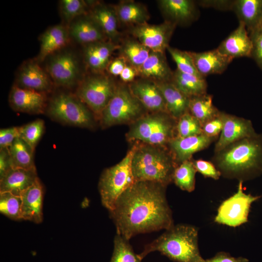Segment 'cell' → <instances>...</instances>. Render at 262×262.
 I'll return each instance as SVG.
<instances>
[{"label":"cell","instance_id":"cell-1","mask_svg":"<svg viewBox=\"0 0 262 262\" xmlns=\"http://www.w3.org/2000/svg\"><path fill=\"white\" fill-rule=\"evenodd\" d=\"M166 188L158 182L137 181L126 189L109 211L116 233L129 240L140 233L174 226Z\"/></svg>","mask_w":262,"mask_h":262},{"label":"cell","instance_id":"cell-2","mask_svg":"<svg viewBox=\"0 0 262 262\" xmlns=\"http://www.w3.org/2000/svg\"><path fill=\"white\" fill-rule=\"evenodd\" d=\"M213 163L224 178L244 181L262 173V134L246 137L214 152Z\"/></svg>","mask_w":262,"mask_h":262},{"label":"cell","instance_id":"cell-3","mask_svg":"<svg viewBox=\"0 0 262 262\" xmlns=\"http://www.w3.org/2000/svg\"><path fill=\"white\" fill-rule=\"evenodd\" d=\"M198 241L196 227L178 224L146 245L139 255L142 260L149 253L157 251L176 262H206L200 254Z\"/></svg>","mask_w":262,"mask_h":262},{"label":"cell","instance_id":"cell-4","mask_svg":"<svg viewBox=\"0 0 262 262\" xmlns=\"http://www.w3.org/2000/svg\"><path fill=\"white\" fill-rule=\"evenodd\" d=\"M176 164L170 151L164 147L136 145L131 162L135 181H150L167 186L173 182Z\"/></svg>","mask_w":262,"mask_h":262},{"label":"cell","instance_id":"cell-5","mask_svg":"<svg viewBox=\"0 0 262 262\" xmlns=\"http://www.w3.org/2000/svg\"><path fill=\"white\" fill-rule=\"evenodd\" d=\"M177 122L167 112L146 114L132 123L127 138L130 141L164 147L176 137Z\"/></svg>","mask_w":262,"mask_h":262},{"label":"cell","instance_id":"cell-6","mask_svg":"<svg viewBox=\"0 0 262 262\" xmlns=\"http://www.w3.org/2000/svg\"><path fill=\"white\" fill-rule=\"evenodd\" d=\"M136 145L127 152L115 165L104 170L98 182V191L102 205L108 211L114 207L118 197L135 182L131 162Z\"/></svg>","mask_w":262,"mask_h":262},{"label":"cell","instance_id":"cell-7","mask_svg":"<svg viewBox=\"0 0 262 262\" xmlns=\"http://www.w3.org/2000/svg\"><path fill=\"white\" fill-rule=\"evenodd\" d=\"M147 111L132 94L128 85H117L116 89L103 110L99 119L103 128L133 123Z\"/></svg>","mask_w":262,"mask_h":262},{"label":"cell","instance_id":"cell-8","mask_svg":"<svg viewBox=\"0 0 262 262\" xmlns=\"http://www.w3.org/2000/svg\"><path fill=\"white\" fill-rule=\"evenodd\" d=\"M114 80L104 73H92L82 80L75 95L99 120L102 113L117 86Z\"/></svg>","mask_w":262,"mask_h":262},{"label":"cell","instance_id":"cell-9","mask_svg":"<svg viewBox=\"0 0 262 262\" xmlns=\"http://www.w3.org/2000/svg\"><path fill=\"white\" fill-rule=\"evenodd\" d=\"M47 111L51 118L64 124L86 128L94 126L93 114L75 95L56 94L50 100Z\"/></svg>","mask_w":262,"mask_h":262},{"label":"cell","instance_id":"cell-10","mask_svg":"<svg viewBox=\"0 0 262 262\" xmlns=\"http://www.w3.org/2000/svg\"><path fill=\"white\" fill-rule=\"evenodd\" d=\"M243 181H239L237 190L219 206L214 221L231 227H236L248 221L251 204L260 197L244 192Z\"/></svg>","mask_w":262,"mask_h":262},{"label":"cell","instance_id":"cell-11","mask_svg":"<svg viewBox=\"0 0 262 262\" xmlns=\"http://www.w3.org/2000/svg\"><path fill=\"white\" fill-rule=\"evenodd\" d=\"M47 72L57 86L70 87L78 82L80 69L78 59L71 51H58L50 56Z\"/></svg>","mask_w":262,"mask_h":262},{"label":"cell","instance_id":"cell-12","mask_svg":"<svg viewBox=\"0 0 262 262\" xmlns=\"http://www.w3.org/2000/svg\"><path fill=\"white\" fill-rule=\"evenodd\" d=\"M176 26L167 21L159 24L147 22L131 27L129 33L151 51L165 52Z\"/></svg>","mask_w":262,"mask_h":262},{"label":"cell","instance_id":"cell-13","mask_svg":"<svg viewBox=\"0 0 262 262\" xmlns=\"http://www.w3.org/2000/svg\"><path fill=\"white\" fill-rule=\"evenodd\" d=\"M222 115L223 126L215 143L214 152L238 140L257 133L250 120L223 112Z\"/></svg>","mask_w":262,"mask_h":262},{"label":"cell","instance_id":"cell-14","mask_svg":"<svg viewBox=\"0 0 262 262\" xmlns=\"http://www.w3.org/2000/svg\"><path fill=\"white\" fill-rule=\"evenodd\" d=\"M159 8L165 21L176 26L190 25L198 17L196 2L192 0H160Z\"/></svg>","mask_w":262,"mask_h":262},{"label":"cell","instance_id":"cell-15","mask_svg":"<svg viewBox=\"0 0 262 262\" xmlns=\"http://www.w3.org/2000/svg\"><path fill=\"white\" fill-rule=\"evenodd\" d=\"M9 102L15 111L33 115L43 114L48 106L46 93L21 88L16 84L11 89Z\"/></svg>","mask_w":262,"mask_h":262},{"label":"cell","instance_id":"cell-16","mask_svg":"<svg viewBox=\"0 0 262 262\" xmlns=\"http://www.w3.org/2000/svg\"><path fill=\"white\" fill-rule=\"evenodd\" d=\"M118 48L119 44L108 40L84 45L83 59L86 67L92 73H104L112 54Z\"/></svg>","mask_w":262,"mask_h":262},{"label":"cell","instance_id":"cell-17","mask_svg":"<svg viewBox=\"0 0 262 262\" xmlns=\"http://www.w3.org/2000/svg\"><path fill=\"white\" fill-rule=\"evenodd\" d=\"M16 81V85L21 88L44 93L51 91L53 84L48 72L37 61L33 60L26 61L21 65Z\"/></svg>","mask_w":262,"mask_h":262},{"label":"cell","instance_id":"cell-18","mask_svg":"<svg viewBox=\"0 0 262 262\" xmlns=\"http://www.w3.org/2000/svg\"><path fill=\"white\" fill-rule=\"evenodd\" d=\"M128 85L132 94L147 111L167 112L164 98L155 82L140 78Z\"/></svg>","mask_w":262,"mask_h":262},{"label":"cell","instance_id":"cell-19","mask_svg":"<svg viewBox=\"0 0 262 262\" xmlns=\"http://www.w3.org/2000/svg\"><path fill=\"white\" fill-rule=\"evenodd\" d=\"M217 139L204 134L186 137H175L168 144L170 152L177 165L191 160L195 153L207 148Z\"/></svg>","mask_w":262,"mask_h":262},{"label":"cell","instance_id":"cell-20","mask_svg":"<svg viewBox=\"0 0 262 262\" xmlns=\"http://www.w3.org/2000/svg\"><path fill=\"white\" fill-rule=\"evenodd\" d=\"M89 9L88 16L101 28L107 39L117 44L120 33L118 21L114 6L99 1H87Z\"/></svg>","mask_w":262,"mask_h":262},{"label":"cell","instance_id":"cell-21","mask_svg":"<svg viewBox=\"0 0 262 262\" xmlns=\"http://www.w3.org/2000/svg\"><path fill=\"white\" fill-rule=\"evenodd\" d=\"M223 55L234 59L251 57L252 41L244 25L239 22L238 27L217 48Z\"/></svg>","mask_w":262,"mask_h":262},{"label":"cell","instance_id":"cell-22","mask_svg":"<svg viewBox=\"0 0 262 262\" xmlns=\"http://www.w3.org/2000/svg\"><path fill=\"white\" fill-rule=\"evenodd\" d=\"M189 52L197 72L204 78L209 75L222 74L233 60L222 54L217 48L204 52Z\"/></svg>","mask_w":262,"mask_h":262},{"label":"cell","instance_id":"cell-23","mask_svg":"<svg viewBox=\"0 0 262 262\" xmlns=\"http://www.w3.org/2000/svg\"><path fill=\"white\" fill-rule=\"evenodd\" d=\"M44 190L38 178L35 182L21 195V219L36 224L43 221V201Z\"/></svg>","mask_w":262,"mask_h":262},{"label":"cell","instance_id":"cell-24","mask_svg":"<svg viewBox=\"0 0 262 262\" xmlns=\"http://www.w3.org/2000/svg\"><path fill=\"white\" fill-rule=\"evenodd\" d=\"M137 72L138 77L154 82L171 81L173 74L167 63L165 53L151 50Z\"/></svg>","mask_w":262,"mask_h":262},{"label":"cell","instance_id":"cell-25","mask_svg":"<svg viewBox=\"0 0 262 262\" xmlns=\"http://www.w3.org/2000/svg\"><path fill=\"white\" fill-rule=\"evenodd\" d=\"M70 35L68 27L62 24L52 26L40 36V49L37 61L45 59L60 51L69 42Z\"/></svg>","mask_w":262,"mask_h":262},{"label":"cell","instance_id":"cell-26","mask_svg":"<svg viewBox=\"0 0 262 262\" xmlns=\"http://www.w3.org/2000/svg\"><path fill=\"white\" fill-rule=\"evenodd\" d=\"M38 178L36 169L11 168L0 178V193L10 192L20 196Z\"/></svg>","mask_w":262,"mask_h":262},{"label":"cell","instance_id":"cell-27","mask_svg":"<svg viewBox=\"0 0 262 262\" xmlns=\"http://www.w3.org/2000/svg\"><path fill=\"white\" fill-rule=\"evenodd\" d=\"M68 28L70 37L83 45L108 40L99 26L88 15L73 20Z\"/></svg>","mask_w":262,"mask_h":262},{"label":"cell","instance_id":"cell-28","mask_svg":"<svg viewBox=\"0 0 262 262\" xmlns=\"http://www.w3.org/2000/svg\"><path fill=\"white\" fill-rule=\"evenodd\" d=\"M164 98L166 112L178 120L188 111L189 98L179 90L171 81L155 82Z\"/></svg>","mask_w":262,"mask_h":262},{"label":"cell","instance_id":"cell-29","mask_svg":"<svg viewBox=\"0 0 262 262\" xmlns=\"http://www.w3.org/2000/svg\"><path fill=\"white\" fill-rule=\"evenodd\" d=\"M118 23L131 27L147 23L150 18L146 6L132 0H123L114 6Z\"/></svg>","mask_w":262,"mask_h":262},{"label":"cell","instance_id":"cell-30","mask_svg":"<svg viewBox=\"0 0 262 262\" xmlns=\"http://www.w3.org/2000/svg\"><path fill=\"white\" fill-rule=\"evenodd\" d=\"M248 33L260 27L262 19V0H235L232 8Z\"/></svg>","mask_w":262,"mask_h":262},{"label":"cell","instance_id":"cell-31","mask_svg":"<svg viewBox=\"0 0 262 262\" xmlns=\"http://www.w3.org/2000/svg\"><path fill=\"white\" fill-rule=\"evenodd\" d=\"M171 81L189 98L207 93V83L203 77L184 73L176 69L173 71Z\"/></svg>","mask_w":262,"mask_h":262},{"label":"cell","instance_id":"cell-32","mask_svg":"<svg viewBox=\"0 0 262 262\" xmlns=\"http://www.w3.org/2000/svg\"><path fill=\"white\" fill-rule=\"evenodd\" d=\"M119 56L137 71L148 58L150 50L134 38H126L119 45Z\"/></svg>","mask_w":262,"mask_h":262},{"label":"cell","instance_id":"cell-33","mask_svg":"<svg viewBox=\"0 0 262 262\" xmlns=\"http://www.w3.org/2000/svg\"><path fill=\"white\" fill-rule=\"evenodd\" d=\"M188 111L202 126L220 112L213 104V96L207 93L189 98Z\"/></svg>","mask_w":262,"mask_h":262},{"label":"cell","instance_id":"cell-34","mask_svg":"<svg viewBox=\"0 0 262 262\" xmlns=\"http://www.w3.org/2000/svg\"><path fill=\"white\" fill-rule=\"evenodd\" d=\"M8 149L12 168L36 169L33 151L21 138H17Z\"/></svg>","mask_w":262,"mask_h":262},{"label":"cell","instance_id":"cell-35","mask_svg":"<svg viewBox=\"0 0 262 262\" xmlns=\"http://www.w3.org/2000/svg\"><path fill=\"white\" fill-rule=\"evenodd\" d=\"M196 172L193 161H185L176 167L173 182L182 190L193 192L195 188Z\"/></svg>","mask_w":262,"mask_h":262},{"label":"cell","instance_id":"cell-36","mask_svg":"<svg viewBox=\"0 0 262 262\" xmlns=\"http://www.w3.org/2000/svg\"><path fill=\"white\" fill-rule=\"evenodd\" d=\"M129 240L116 234L114 241V250L110 262H141L139 254H136Z\"/></svg>","mask_w":262,"mask_h":262},{"label":"cell","instance_id":"cell-37","mask_svg":"<svg viewBox=\"0 0 262 262\" xmlns=\"http://www.w3.org/2000/svg\"><path fill=\"white\" fill-rule=\"evenodd\" d=\"M89 6L87 1L82 0H62L60 2L61 16L69 25L79 16H86Z\"/></svg>","mask_w":262,"mask_h":262},{"label":"cell","instance_id":"cell-38","mask_svg":"<svg viewBox=\"0 0 262 262\" xmlns=\"http://www.w3.org/2000/svg\"><path fill=\"white\" fill-rule=\"evenodd\" d=\"M22 200L20 196L10 192L0 193V212L14 220H21Z\"/></svg>","mask_w":262,"mask_h":262},{"label":"cell","instance_id":"cell-39","mask_svg":"<svg viewBox=\"0 0 262 262\" xmlns=\"http://www.w3.org/2000/svg\"><path fill=\"white\" fill-rule=\"evenodd\" d=\"M44 130V121L41 119H37L20 127L19 137L26 143L34 152Z\"/></svg>","mask_w":262,"mask_h":262},{"label":"cell","instance_id":"cell-40","mask_svg":"<svg viewBox=\"0 0 262 262\" xmlns=\"http://www.w3.org/2000/svg\"><path fill=\"white\" fill-rule=\"evenodd\" d=\"M177 137H186L202 134V125L189 112L182 115L177 122Z\"/></svg>","mask_w":262,"mask_h":262},{"label":"cell","instance_id":"cell-41","mask_svg":"<svg viewBox=\"0 0 262 262\" xmlns=\"http://www.w3.org/2000/svg\"><path fill=\"white\" fill-rule=\"evenodd\" d=\"M167 50L181 72L201 76L197 72L189 51L169 46ZM202 77V76H201Z\"/></svg>","mask_w":262,"mask_h":262},{"label":"cell","instance_id":"cell-42","mask_svg":"<svg viewBox=\"0 0 262 262\" xmlns=\"http://www.w3.org/2000/svg\"><path fill=\"white\" fill-rule=\"evenodd\" d=\"M249 34L252 43L251 57L262 70V28H258Z\"/></svg>","mask_w":262,"mask_h":262},{"label":"cell","instance_id":"cell-43","mask_svg":"<svg viewBox=\"0 0 262 262\" xmlns=\"http://www.w3.org/2000/svg\"><path fill=\"white\" fill-rule=\"evenodd\" d=\"M223 126L222 112L202 126V133L208 137L218 139Z\"/></svg>","mask_w":262,"mask_h":262},{"label":"cell","instance_id":"cell-44","mask_svg":"<svg viewBox=\"0 0 262 262\" xmlns=\"http://www.w3.org/2000/svg\"><path fill=\"white\" fill-rule=\"evenodd\" d=\"M193 162L196 172L205 178L217 180L221 176L220 172L212 162L202 159L193 160Z\"/></svg>","mask_w":262,"mask_h":262},{"label":"cell","instance_id":"cell-45","mask_svg":"<svg viewBox=\"0 0 262 262\" xmlns=\"http://www.w3.org/2000/svg\"><path fill=\"white\" fill-rule=\"evenodd\" d=\"M20 127H12L0 130V149L8 148L19 137Z\"/></svg>","mask_w":262,"mask_h":262},{"label":"cell","instance_id":"cell-46","mask_svg":"<svg viewBox=\"0 0 262 262\" xmlns=\"http://www.w3.org/2000/svg\"><path fill=\"white\" fill-rule=\"evenodd\" d=\"M234 0H199L196 3L204 7H213L220 10H231Z\"/></svg>","mask_w":262,"mask_h":262},{"label":"cell","instance_id":"cell-47","mask_svg":"<svg viewBox=\"0 0 262 262\" xmlns=\"http://www.w3.org/2000/svg\"><path fill=\"white\" fill-rule=\"evenodd\" d=\"M206 262H248V260L243 257H234L225 252H219L213 257L206 259Z\"/></svg>","mask_w":262,"mask_h":262},{"label":"cell","instance_id":"cell-48","mask_svg":"<svg viewBox=\"0 0 262 262\" xmlns=\"http://www.w3.org/2000/svg\"><path fill=\"white\" fill-rule=\"evenodd\" d=\"M126 65L127 63L124 59L119 56L111 61L107 70L111 75L115 76H119Z\"/></svg>","mask_w":262,"mask_h":262},{"label":"cell","instance_id":"cell-49","mask_svg":"<svg viewBox=\"0 0 262 262\" xmlns=\"http://www.w3.org/2000/svg\"><path fill=\"white\" fill-rule=\"evenodd\" d=\"M12 168L8 148L0 149V178Z\"/></svg>","mask_w":262,"mask_h":262},{"label":"cell","instance_id":"cell-50","mask_svg":"<svg viewBox=\"0 0 262 262\" xmlns=\"http://www.w3.org/2000/svg\"><path fill=\"white\" fill-rule=\"evenodd\" d=\"M119 76L123 82L129 83L138 77V72L134 67L127 64Z\"/></svg>","mask_w":262,"mask_h":262},{"label":"cell","instance_id":"cell-51","mask_svg":"<svg viewBox=\"0 0 262 262\" xmlns=\"http://www.w3.org/2000/svg\"><path fill=\"white\" fill-rule=\"evenodd\" d=\"M260 27H261L262 28V21H261V26Z\"/></svg>","mask_w":262,"mask_h":262}]
</instances>
